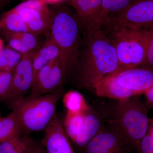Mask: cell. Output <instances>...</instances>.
<instances>
[{"label": "cell", "instance_id": "277c9868", "mask_svg": "<svg viewBox=\"0 0 153 153\" xmlns=\"http://www.w3.org/2000/svg\"><path fill=\"white\" fill-rule=\"evenodd\" d=\"M138 96L117 100L107 123L117 128L132 144L136 149L148 132L149 110L146 102Z\"/></svg>", "mask_w": 153, "mask_h": 153}, {"label": "cell", "instance_id": "484cf974", "mask_svg": "<svg viewBox=\"0 0 153 153\" xmlns=\"http://www.w3.org/2000/svg\"><path fill=\"white\" fill-rule=\"evenodd\" d=\"M137 153H153V139L147 133L137 147Z\"/></svg>", "mask_w": 153, "mask_h": 153}, {"label": "cell", "instance_id": "2e32d148", "mask_svg": "<svg viewBox=\"0 0 153 153\" xmlns=\"http://www.w3.org/2000/svg\"><path fill=\"white\" fill-rule=\"evenodd\" d=\"M135 0H102L94 22V32L101 30L107 19L126 8Z\"/></svg>", "mask_w": 153, "mask_h": 153}, {"label": "cell", "instance_id": "cb8c5ba5", "mask_svg": "<svg viewBox=\"0 0 153 153\" xmlns=\"http://www.w3.org/2000/svg\"><path fill=\"white\" fill-rule=\"evenodd\" d=\"M12 73L0 71V102L5 99L10 85Z\"/></svg>", "mask_w": 153, "mask_h": 153}, {"label": "cell", "instance_id": "5b68a950", "mask_svg": "<svg viewBox=\"0 0 153 153\" xmlns=\"http://www.w3.org/2000/svg\"><path fill=\"white\" fill-rule=\"evenodd\" d=\"M153 26L102 30L112 42L121 67L132 68L143 65L146 57L149 32Z\"/></svg>", "mask_w": 153, "mask_h": 153}, {"label": "cell", "instance_id": "e0dca14e", "mask_svg": "<svg viewBox=\"0 0 153 153\" xmlns=\"http://www.w3.org/2000/svg\"><path fill=\"white\" fill-rule=\"evenodd\" d=\"M39 143L22 134L0 143V153H34Z\"/></svg>", "mask_w": 153, "mask_h": 153}, {"label": "cell", "instance_id": "7c38bea8", "mask_svg": "<svg viewBox=\"0 0 153 153\" xmlns=\"http://www.w3.org/2000/svg\"><path fill=\"white\" fill-rule=\"evenodd\" d=\"M101 1L102 0H76L71 5L78 16L85 37L94 33V22Z\"/></svg>", "mask_w": 153, "mask_h": 153}, {"label": "cell", "instance_id": "4dcf8cb0", "mask_svg": "<svg viewBox=\"0 0 153 153\" xmlns=\"http://www.w3.org/2000/svg\"><path fill=\"white\" fill-rule=\"evenodd\" d=\"M4 47V42L2 39L0 38V52L2 50L3 48Z\"/></svg>", "mask_w": 153, "mask_h": 153}, {"label": "cell", "instance_id": "4316f807", "mask_svg": "<svg viewBox=\"0 0 153 153\" xmlns=\"http://www.w3.org/2000/svg\"><path fill=\"white\" fill-rule=\"evenodd\" d=\"M144 94L146 97V102L149 107V108H153V85L150 87L146 91H145Z\"/></svg>", "mask_w": 153, "mask_h": 153}, {"label": "cell", "instance_id": "ffe728a7", "mask_svg": "<svg viewBox=\"0 0 153 153\" xmlns=\"http://www.w3.org/2000/svg\"><path fill=\"white\" fill-rule=\"evenodd\" d=\"M62 99L67 112L80 113L90 108L83 96L77 91H69L63 95Z\"/></svg>", "mask_w": 153, "mask_h": 153}, {"label": "cell", "instance_id": "ba28073f", "mask_svg": "<svg viewBox=\"0 0 153 153\" xmlns=\"http://www.w3.org/2000/svg\"><path fill=\"white\" fill-rule=\"evenodd\" d=\"M58 57L48 63L38 72L30 96H37L62 89L66 78L71 75Z\"/></svg>", "mask_w": 153, "mask_h": 153}, {"label": "cell", "instance_id": "ac0fdd59", "mask_svg": "<svg viewBox=\"0 0 153 153\" xmlns=\"http://www.w3.org/2000/svg\"><path fill=\"white\" fill-rule=\"evenodd\" d=\"M24 134L26 133L13 113L0 117V143Z\"/></svg>", "mask_w": 153, "mask_h": 153}, {"label": "cell", "instance_id": "44dd1931", "mask_svg": "<svg viewBox=\"0 0 153 153\" xmlns=\"http://www.w3.org/2000/svg\"><path fill=\"white\" fill-rule=\"evenodd\" d=\"M85 112L80 113L66 112L63 125L66 134L72 143L82 130L85 121Z\"/></svg>", "mask_w": 153, "mask_h": 153}, {"label": "cell", "instance_id": "52a82bcc", "mask_svg": "<svg viewBox=\"0 0 153 153\" xmlns=\"http://www.w3.org/2000/svg\"><path fill=\"white\" fill-rule=\"evenodd\" d=\"M135 148L117 128L108 123L86 145L84 153H132Z\"/></svg>", "mask_w": 153, "mask_h": 153}, {"label": "cell", "instance_id": "e575fe53", "mask_svg": "<svg viewBox=\"0 0 153 153\" xmlns=\"http://www.w3.org/2000/svg\"><path fill=\"white\" fill-rule=\"evenodd\" d=\"M1 117V114H0V117Z\"/></svg>", "mask_w": 153, "mask_h": 153}, {"label": "cell", "instance_id": "8992f818", "mask_svg": "<svg viewBox=\"0 0 153 153\" xmlns=\"http://www.w3.org/2000/svg\"><path fill=\"white\" fill-rule=\"evenodd\" d=\"M153 25V0H135L123 11L107 19L101 29Z\"/></svg>", "mask_w": 153, "mask_h": 153}, {"label": "cell", "instance_id": "8fae6325", "mask_svg": "<svg viewBox=\"0 0 153 153\" xmlns=\"http://www.w3.org/2000/svg\"><path fill=\"white\" fill-rule=\"evenodd\" d=\"M44 131L45 134L41 143L46 153H75L63 123L57 114Z\"/></svg>", "mask_w": 153, "mask_h": 153}, {"label": "cell", "instance_id": "f546056e", "mask_svg": "<svg viewBox=\"0 0 153 153\" xmlns=\"http://www.w3.org/2000/svg\"><path fill=\"white\" fill-rule=\"evenodd\" d=\"M34 153H47L45 149L41 144V143H39L38 147L36 149V151Z\"/></svg>", "mask_w": 153, "mask_h": 153}, {"label": "cell", "instance_id": "d6a6232c", "mask_svg": "<svg viewBox=\"0 0 153 153\" xmlns=\"http://www.w3.org/2000/svg\"><path fill=\"white\" fill-rule=\"evenodd\" d=\"M76 1V0H68V1H69V3H70V5H71L72 4H74V2H75Z\"/></svg>", "mask_w": 153, "mask_h": 153}, {"label": "cell", "instance_id": "d6986e66", "mask_svg": "<svg viewBox=\"0 0 153 153\" xmlns=\"http://www.w3.org/2000/svg\"><path fill=\"white\" fill-rule=\"evenodd\" d=\"M0 31L23 33L29 32L27 25L13 8L0 17Z\"/></svg>", "mask_w": 153, "mask_h": 153}, {"label": "cell", "instance_id": "d4e9b609", "mask_svg": "<svg viewBox=\"0 0 153 153\" xmlns=\"http://www.w3.org/2000/svg\"><path fill=\"white\" fill-rule=\"evenodd\" d=\"M140 67L153 69V26L151 27L149 32L145 61Z\"/></svg>", "mask_w": 153, "mask_h": 153}, {"label": "cell", "instance_id": "1f68e13d", "mask_svg": "<svg viewBox=\"0 0 153 153\" xmlns=\"http://www.w3.org/2000/svg\"><path fill=\"white\" fill-rule=\"evenodd\" d=\"M6 3L4 0H0V8L2 7Z\"/></svg>", "mask_w": 153, "mask_h": 153}, {"label": "cell", "instance_id": "30bf717a", "mask_svg": "<svg viewBox=\"0 0 153 153\" xmlns=\"http://www.w3.org/2000/svg\"><path fill=\"white\" fill-rule=\"evenodd\" d=\"M118 84L140 95L153 85V69L143 67L122 68L113 72Z\"/></svg>", "mask_w": 153, "mask_h": 153}, {"label": "cell", "instance_id": "83f0119b", "mask_svg": "<svg viewBox=\"0 0 153 153\" xmlns=\"http://www.w3.org/2000/svg\"><path fill=\"white\" fill-rule=\"evenodd\" d=\"M147 133L153 139V118L149 119V124Z\"/></svg>", "mask_w": 153, "mask_h": 153}, {"label": "cell", "instance_id": "4fadbf2b", "mask_svg": "<svg viewBox=\"0 0 153 153\" xmlns=\"http://www.w3.org/2000/svg\"><path fill=\"white\" fill-rule=\"evenodd\" d=\"M96 94L100 97L116 100H122L136 96L133 91L126 89L118 84L113 73L98 81L93 88Z\"/></svg>", "mask_w": 153, "mask_h": 153}, {"label": "cell", "instance_id": "603a6c76", "mask_svg": "<svg viewBox=\"0 0 153 153\" xmlns=\"http://www.w3.org/2000/svg\"><path fill=\"white\" fill-rule=\"evenodd\" d=\"M14 33L30 52L37 51L41 45L39 35L29 32Z\"/></svg>", "mask_w": 153, "mask_h": 153}, {"label": "cell", "instance_id": "5bb4252c", "mask_svg": "<svg viewBox=\"0 0 153 153\" xmlns=\"http://www.w3.org/2000/svg\"><path fill=\"white\" fill-rule=\"evenodd\" d=\"M103 126L100 115L90 107L85 112L84 125L73 143L76 147L83 150L91 140L101 130Z\"/></svg>", "mask_w": 153, "mask_h": 153}, {"label": "cell", "instance_id": "6da1fadb", "mask_svg": "<svg viewBox=\"0 0 153 153\" xmlns=\"http://www.w3.org/2000/svg\"><path fill=\"white\" fill-rule=\"evenodd\" d=\"M85 38L74 72L80 86L93 89L98 81L121 67L114 46L103 30Z\"/></svg>", "mask_w": 153, "mask_h": 153}, {"label": "cell", "instance_id": "3957f363", "mask_svg": "<svg viewBox=\"0 0 153 153\" xmlns=\"http://www.w3.org/2000/svg\"><path fill=\"white\" fill-rule=\"evenodd\" d=\"M63 90L37 96H28L9 102L25 133L45 130L57 114L58 102Z\"/></svg>", "mask_w": 153, "mask_h": 153}, {"label": "cell", "instance_id": "7402d4cb", "mask_svg": "<svg viewBox=\"0 0 153 153\" xmlns=\"http://www.w3.org/2000/svg\"><path fill=\"white\" fill-rule=\"evenodd\" d=\"M22 55L8 45L0 52V71L13 73L22 58Z\"/></svg>", "mask_w": 153, "mask_h": 153}, {"label": "cell", "instance_id": "7a4b0ae2", "mask_svg": "<svg viewBox=\"0 0 153 153\" xmlns=\"http://www.w3.org/2000/svg\"><path fill=\"white\" fill-rule=\"evenodd\" d=\"M63 2L50 9L51 22L48 32L60 51V57L70 74L75 72L80 53L81 27L76 12Z\"/></svg>", "mask_w": 153, "mask_h": 153}, {"label": "cell", "instance_id": "9c48e42d", "mask_svg": "<svg viewBox=\"0 0 153 153\" xmlns=\"http://www.w3.org/2000/svg\"><path fill=\"white\" fill-rule=\"evenodd\" d=\"M35 52L22 55V59L13 71L10 85L4 100L8 103L25 97L31 91L35 80L33 58Z\"/></svg>", "mask_w": 153, "mask_h": 153}, {"label": "cell", "instance_id": "9a60e30c", "mask_svg": "<svg viewBox=\"0 0 153 153\" xmlns=\"http://www.w3.org/2000/svg\"><path fill=\"white\" fill-rule=\"evenodd\" d=\"M59 56V49L47 31L46 39L33 55V66L35 80L41 68Z\"/></svg>", "mask_w": 153, "mask_h": 153}, {"label": "cell", "instance_id": "836d02e7", "mask_svg": "<svg viewBox=\"0 0 153 153\" xmlns=\"http://www.w3.org/2000/svg\"><path fill=\"white\" fill-rule=\"evenodd\" d=\"M4 1H5L6 3L9 2L8 0H4Z\"/></svg>", "mask_w": 153, "mask_h": 153}, {"label": "cell", "instance_id": "f1b7e54d", "mask_svg": "<svg viewBox=\"0 0 153 153\" xmlns=\"http://www.w3.org/2000/svg\"><path fill=\"white\" fill-rule=\"evenodd\" d=\"M45 2L47 4H57L63 2L65 0H44Z\"/></svg>", "mask_w": 153, "mask_h": 153}, {"label": "cell", "instance_id": "d590c367", "mask_svg": "<svg viewBox=\"0 0 153 153\" xmlns=\"http://www.w3.org/2000/svg\"><path fill=\"white\" fill-rule=\"evenodd\" d=\"M8 1H9H9H10V0H8Z\"/></svg>", "mask_w": 153, "mask_h": 153}]
</instances>
